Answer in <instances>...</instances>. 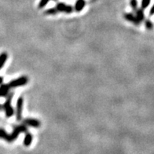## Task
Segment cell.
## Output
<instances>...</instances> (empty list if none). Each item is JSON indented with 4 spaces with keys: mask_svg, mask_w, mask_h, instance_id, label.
<instances>
[{
    "mask_svg": "<svg viewBox=\"0 0 154 154\" xmlns=\"http://www.w3.org/2000/svg\"><path fill=\"white\" fill-rule=\"evenodd\" d=\"M28 131H29L28 127L24 124L14 126V130H13L12 133H10V134L7 133L4 129L0 128V138L5 140L9 143H11L18 138L20 133H26Z\"/></svg>",
    "mask_w": 154,
    "mask_h": 154,
    "instance_id": "6da1fadb",
    "label": "cell"
},
{
    "mask_svg": "<svg viewBox=\"0 0 154 154\" xmlns=\"http://www.w3.org/2000/svg\"><path fill=\"white\" fill-rule=\"evenodd\" d=\"M14 95V92H10L8 94V95L6 97V101L2 105V108H3V110H4L5 113H6V116L7 118L12 117L15 113L14 109V108L11 105V101H12Z\"/></svg>",
    "mask_w": 154,
    "mask_h": 154,
    "instance_id": "7a4b0ae2",
    "label": "cell"
},
{
    "mask_svg": "<svg viewBox=\"0 0 154 154\" xmlns=\"http://www.w3.org/2000/svg\"><path fill=\"white\" fill-rule=\"evenodd\" d=\"M29 79L27 75H21V76L9 82L8 85L10 87V89H14V88H16V87L26 85L27 83H29Z\"/></svg>",
    "mask_w": 154,
    "mask_h": 154,
    "instance_id": "3957f363",
    "label": "cell"
},
{
    "mask_svg": "<svg viewBox=\"0 0 154 154\" xmlns=\"http://www.w3.org/2000/svg\"><path fill=\"white\" fill-rule=\"evenodd\" d=\"M23 109H24V97H19L17 100L16 109H15V116L17 121H21L23 119Z\"/></svg>",
    "mask_w": 154,
    "mask_h": 154,
    "instance_id": "277c9868",
    "label": "cell"
},
{
    "mask_svg": "<svg viewBox=\"0 0 154 154\" xmlns=\"http://www.w3.org/2000/svg\"><path fill=\"white\" fill-rule=\"evenodd\" d=\"M55 7L57 10L58 13L63 12L65 13L66 14H72L74 11V6H71V5L65 4V2H57Z\"/></svg>",
    "mask_w": 154,
    "mask_h": 154,
    "instance_id": "5b68a950",
    "label": "cell"
},
{
    "mask_svg": "<svg viewBox=\"0 0 154 154\" xmlns=\"http://www.w3.org/2000/svg\"><path fill=\"white\" fill-rule=\"evenodd\" d=\"M22 124H25L28 127H31L33 128H39L41 127V122L38 119L35 118H25L22 119Z\"/></svg>",
    "mask_w": 154,
    "mask_h": 154,
    "instance_id": "8992f818",
    "label": "cell"
},
{
    "mask_svg": "<svg viewBox=\"0 0 154 154\" xmlns=\"http://www.w3.org/2000/svg\"><path fill=\"white\" fill-rule=\"evenodd\" d=\"M124 17L125 18V20H127L129 22H131L136 26H139L140 24H141V22L137 19V17L133 13H125L124 14Z\"/></svg>",
    "mask_w": 154,
    "mask_h": 154,
    "instance_id": "52a82bcc",
    "label": "cell"
},
{
    "mask_svg": "<svg viewBox=\"0 0 154 154\" xmlns=\"http://www.w3.org/2000/svg\"><path fill=\"white\" fill-rule=\"evenodd\" d=\"M10 87L7 84H1L0 85V97H6L10 93Z\"/></svg>",
    "mask_w": 154,
    "mask_h": 154,
    "instance_id": "ba28073f",
    "label": "cell"
},
{
    "mask_svg": "<svg viewBox=\"0 0 154 154\" xmlns=\"http://www.w3.org/2000/svg\"><path fill=\"white\" fill-rule=\"evenodd\" d=\"M86 6L85 0H76V2L74 6V11L75 12H81L82 10L84 9Z\"/></svg>",
    "mask_w": 154,
    "mask_h": 154,
    "instance_id": "9c48e42d",
    "label": "cell"
},
{
    "mask_svg": "<svg viewBox=\"0 0 154 154\" xmlns=\"http://www.w3.org/2000/svg\"><path fill=\"white\" fill-rule=\"evenodd\" d=\"M32 140H33L32 134H31L29 131L26 132V133H25V136H24L23 144H24V146H26V147H29V146H30L31 144H32Z\"/></svg>",
    "mask_w": 154,
    "mask_h": 154,
    "instance_id": "30bf717a",
    "label": "cell"
},
{
    "mask_svg": "<svg viewBox=\"0 0 154 154\" xmlns=\"http://www.w3.org/2000/svg\"><path fill=\"white\" fill-rule=\"evenodd\" d=\"M135 17H137L140 22L142 21H144L145 20V12L144 10H142V8L137 9V10L135 11Z\"/></svg>",
    "mask_w": 154,
    "mask_h": 154,
    "instance_id": "8fae6325",
    "label": "cell"
},
{
    "mask_svg": "<svg viewBox=\"0 0 154 154\" xmlns=\"http://www.w3.org/2000/svg\"><path fill=\"white\" fill-rule=\"evenodd\" d=\"M7 59H8V54L6 52H3L0 54V69L4 66Z\"/></svg>",
    "mask_w": 154,
    "mask_h": 154,
    "instance_id": "7c38bea8",
    "label": "cell"
},
{
    "mask_svg": "<svg viewBox=\"0 0 154 154\" xmlns=\"http://www.w3.org/2000/svg\"><path fill=\"white\" fill-rule=\"evenodd\" d=\"M44 14L46 15H56L58 14V11L56 7H52V8H49L45 10Z\"/></svg>",
    "mask_w": 154,
    "mask_h": 154,
    "instance_id": "4fadbf2b",
    "label": "cell"
},
{
    "mask_svg": "<svg viewBox=\"0 0 154 154\" xmlns=\"http://www.w3.org/2000/svg\"><path fill=\"white\" fill-rule=\"evenodd\" d=\"M145 25H146V29H149V30L153 29V24L149 19H145Z\"/></svg>",
    "mask_w": 154,
    "mask_h": 154,
    "instance_id": "5bb4252c",
    "label": "cell"
},
{
    "mask_svg": "<svg viewBox=\"0 0 154 154\" xmlns=\"http://www.w3.org/2000/svg\"><path fill=\"white\" fill-rule=\"evenodd\" d=\"M130 5L133 11L135 12L137 9H138V0H130Z\"/></svg>",
    "mask_w": 154,
    "mask_h": 154,
    "instance_id": "9a60e30c",
    "label": "cell"
},
{
    "mask_svg": "<svg viewBox=\"0 0 154 154\" xmlns=\"http://www.w3.org/2000/svg\"><path fill=\"white\" fill-rule=\"evenodd\" d=\"M150 2H151V0H142V2H141V8L142 10H145L149 6Z\"/></svg>",
    "mask_w": 154,
    "mask_h": 154,
    "instance_id": "2e32d148",
    "label": "cell"
},
{
    "mask_svg": "<svg viewBox=\"0 0 154 154\" xmlns=\"http://www.w3.org/2000/svg\"><path fill=\"white\" fill-rule=\"evenodd\" d=\"M49 2H50V0H40V1H39V2H38V9L44 8L45 6L48 4Z\"/></svg>",
    "mask_w": 154,
    "mask_h": 154,
    "instance_id": "e0dca14e",
    "label": "cell"
},
{
    "mask_svg": "<svg viewBox=\"0 0 154 154\" xmlns=\"http://www.w3.org/2000/svg\"><path fill=\"white\" fill-rule=\"evenodd\" d=\"M153 14H154V5L152 6V7H151V9H150V10H149L150 16H152Z\"/></svg>",
    "mask_w": 154,
    "mask_h": 154,
    "instance_id": "ac0fdd59",
    "label": "cell"
},
{
    "mask_svg": "<svg viewBox=\"0 0 154 154\" xmlns=\"http://www.w3.org/2000/svg\"><path fill=\"white\" fill-rule=\"evenodd\" d=\"M3 80H4V79H3V77L0 76V85L3 83Z\"/></svg>",
    "mask_w": 154,
    "mask_h": 154,
    "instance_id": "d6986e66",
    "label": "cell"
},
{
    "mask_svg": "<svg viewBox=\"0 0 154 154\" xmlns=\"http://www.w3.org/2000/svg\"><path fill=\"white\" fill-rule=\"evenodd\" d=\"M2 110H3V108H2V105L0 104V111H2Z\"/></svg>",
    "mask_w": 154,
    "mask_h": 154,
    "instance_id": "ffe728a7",
    "label": "cell"
},
{
    "mask_svg": "<svg viewBox=\"0 0 154 154\" xmlns=\"http://www.w3.org/2000/svg\"><path fill=\"white\" fill-rule=\"evenodd\" d=\"M54 1H57V0H54Z\"/></svg>",
    "mask_w": 154,
    "mask_h": 154,
    "instance_id": "44dd1931",
    "label": "cell"
}]
</instances>
